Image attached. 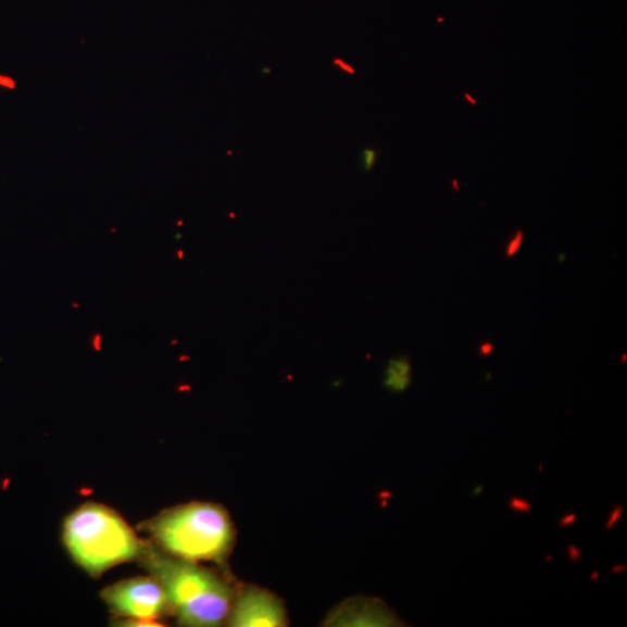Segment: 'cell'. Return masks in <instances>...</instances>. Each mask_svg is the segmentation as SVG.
Masks as SVG:
<instances>
[{
    "label": "cell",
    "instance_id": "obj_1",
    "mask_svg": "<svg viewBox=\"0 0 627 627\" xmlns=\"http://www.w3.org/2000/svg\"><path fill=\"white\" fill-rule=\"evenodd\" d=\"M141 563L163 587L172 613L181 625L214 627L228 620L235 595L217 574L151 544Z\"/></svg>",
    "mask_w": 627,
    "mask_h": 627
},
{
    "label": "cell",
    "instance_id": "obj_2",
    "mask_svg": "<svg viewBox=\"0 0 627 627\" xmlns=\"http://www.w3.org/2000/svg\"><path fill=\"white\" fill-rule=\"evenodd\" d=\"M145 527L158 549L197 564L224 563L235 541L228 513L213 503L192 502L172 507Z\"/></svg>",
    "mask_w": 627,
    "mask_h": 627
},
{
    "label": "cell",
    "instance_id": "obj_3",
    "mask_svg": "<svg viewBox=\"0 0 627 627\" xmlns=\"http://www.w3.org/2000/svg\"><path fill=\"white\" fill-rule=\"evenodd\" d=\"M62 538L73 561L93 578L118 565L141 561L149 547L121 515L97 503L84 504L67 516Z\"/></svg>",
    "mask_w": 627,
    "mask_h": 627
},
{
    "label": "cell",
    "instance_id": "obj_4",
    "mask_svg": "<svg viewBox=\"0 0 627 627\" xmlns=\"http://www.w3.org/2000/svg\"><path fill=\"white\" fill-rule=\"evenodd\" d=\"M101 599L116 617L131 623L127 625L160 626L156 622L172 613L163 587L151 575L114 584L101 591Z\"/></svg>",
    "mask_w": 627,
    "mask_h": 627
},
{
    "label": "cell",
    "instance_id": "obj_5",
    "mask_svg": "<svg viewBox=\"0 0 627 627\" xmlns=\"http://www.w3.org/2000/svg\"><path fill=\"white\" fill-rule=\"evenodd\" d=\"M227 622L234 627H283L287 625L286 610L269 591L247 587L235 598Z\"/></svg>",
    "mask_w": 627,
    "mask_h": 627
},
{
    "label": "cell",
    "instance_id": "obj_6",
    "mask_svg": "<svg viewBox=\"0 0 627 627\" xmlns=\"http://www.w3.org/2000/svg\"><path fill=\"white\" fill-rule=\"evenodd\" d=\"M398 617L380 600H352L331 615L334 626H398Z\"/></svg>",
    "mask_w": 627,
    "mask_h": 627
},
{
    "label": "cell",
    "instance_id": "obj_7",
    "mask_svg": "<svg viewBox=\"0 0 627 627\" xmlns=\"http://www.w3.org/2000/svg\"><path fill=\"white\" fill-rule=\"evenodd\" d=\"M412 384V365L409 359L399 358L388 362L384 385L394 393L404 392Z\"/></svg>",
    "mask_w": 627,
    "mask_h": 627
},
{
    "label": "cell",
    "instance_id": "obj_8",
    "mask_svg": "<svg viewBox=\"0 0 627 627\" xmlns=\"http://www.w3.org/2000/svg\"><path fill=\"white\" fill-rule=\"evenodd\" d=\"M379 159L378 151L375 148H365L361 154V165L365 173L373 171Z\"/></svg>",
    "mask_w": 627,
    "mask_h": 627
},
{
    "label": "cell",
    "instance_id": "obj_9",
    "mask_svg": "<svg viewBox=\"0 0 627 627\" xmlns=\"http://www.w3.org/2000/svg\"><path fill=\"white\" fill-rule=\"evenodd\" d=\"M523 239H524L523 230L518 229L505 246L504 249L505 259L510 260L517 255V252L519 251L523 244Z\"/></svg>",
    "mask_w": 627,
    "mask_h": 627
},
{
    "label": "cell",
    "instance_id": "obj_10",
    "mask_svg": "<svg viewBox=\"0 0 627 627\" xmlns=\"http://www.w3.org/2000/svg\"><path fill=\"white\" fill-rule=\"evenodd\" d=\"M507 506L510 510L517 514H528L532 511L531 504L522 498H512L510 502H507Z\"/></svg>",
    "mask_w": 627,
    "mask_h": 627
},
{
    "label": "cell",
    "instance_id": "obj_11",
    "mask_svg": "<svg viewBox=\"0 0 627 627\" xmlns=\"http://www.w3.org/2000/svg\"><path fill=\"white\" fill-rule=\"evenodd\" d=\"M624 513V507L620 504H617L612 513H610L607 521L605 522V529L607 531L613 530L617 523L620 521Z\"/></svg>",
    "mask_w": 627,
    "mask_h": 627
},
{
    "label": "cell",
    "instance_id": "obj_12",
    "mask_svg": "<svg viewBox=\"0 0 627 627\" xmlns=\"http://www.w3.org/2000/svg\"><path fill=\"white\" fill-rule=\"evenodd\" d=\"M576 521H578V516H576L573 513H569V514L564 515L561 519H559L557 525H559V528L566 529V528L572 527V525Z\"/></svg>",
    "mask_w": 627,
    "mask_h": 627
},
{
    "label": "cell",
    "instance_id": "obj_13",
    "mask_svg": "<svg viewBox=\"0 0 627 627\" xmlns=\"http://www.w3.org/2000/svg\"><path fill=\"white\" fill-rule=\"evenodd\" d=\"M567 556L570 562L579 563L582 559L581 551L575 546H569L567 549Z\"/></svg>",
    "mask_w": 627,
    "mask_h": 627
},
{
    "label": "cell",
    "instance_id": "obj_14",
    "mask_svg": "<svg viewBox=\"0 0 627 627\" xmlns=\"http://www.w3.org/2000/svg\"><path fill=\"white\" fill-rule=\"evenodd\" d=\"M493 351L494 346L489 342H485L479 347V354L481 355V358H488V355L493 353Z\"/></svg>",
    "mask_w": 627,
    "mask_h": 627
},
{
    "label": "cell",
    "instance_id": "obj_15",
    "mask_svg": "<svg viewBox=\"0 0 627 627\" xmlns=\"http://www.w3.org/2000/svg\"><path fill=\"white\" fill-rule=\"evenodd\" d=\"M0 86L13 90L15 88V83L9 77L0 76Z\"/></svg>",
    "mask_w": 627,
    "mask_h": 627
},
{
    "label": "cell",
    "instance_id": "obj_16",
    "mask_svg": "<svg viewBox=\"0 0 627 627\" xmlns=\"http://www.w3.org/2000/svg\"><path fill=\"white\" fill-rule=\"evenodd\" d=\"M625 569H626V566H625V565H617V566H615V567L612 569V573H613L614 575H619V574H622L623 572H625Z\"/></svg>",
    "mask_w": 627,
    "mask_h": 627
},
{
    "label": "cell",
    "instance_id": "obj_17",
    "mask_svg": "<svg viewBox=\"0 0 627 627\" xmlns=\"http://www.w3.org/2000/svg\"><path fill=\"white\" fill-rule=\"evenodd\" d=\"M482 490H484V486H479L477 489H474L473 494L476 497L480 496Z\"/></svg>",
    "mask_w": 627,
    "mask_h": 627
},
{
    "label": "cell",
    "instance_id": "obj_18",
    "mask_svg": "<svg viewBox=\"0 0 627 627\" xmlns=\"http://www.w3.org/2000/svg\"><path fill=\"white\" fill-rule=\"evenodd\" d=\"M466 100L469 101V103L472 105H477V101L472 99V97L468 93H465Z\"/></svg>",
    "mask_w": 627,
    "mask_h": 627
},
{
    "label": "cell",
    "instance_id": "obj_19",
    "mask_svg": "<svg viewBox=\"0 0 627 627\" xmlns=\"http://www.w3.org/2000/svg\"><path fill=\"white\" fill-rule=\"evenodd\" d=\"M599 576H600V574H599L598 572L592 573V574H591V578H590L591 581H597V580H599Z\"/></svg>",
    "mask_w": 627,
    "mask_h": 627
}]
</instances>
